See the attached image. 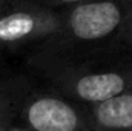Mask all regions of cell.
<instances>
[{
	"label": "cell",
	"mask_w": 132,
	"mask_h": 131,
	"mask_svg": "<svg viewBox=\"0 0 132 131\" xmlns=\"http://www.w3.org/2000/svg\"><path fill=\"white\" fill-rule=\"evenodd\" d=\"M115 49L68 53L34 49L29 65L49 86L68 99L88 106L132 90V54H118Z\"/></svg>",
	"instance_id": "cell-1"
},
{
	"label": "cell",
	"mask_w": 132,
	"mask_h": 131,
	"mask_svg": "<svg viewBox=\"0 0 132 131\" xmlns=\"http://www.w3.org/2000/svg\"><path fill=\"white\" fill-rule=\"evenodd\" d=\"M63 25L55 37L35 51L68 53L117 48V40L132 22V0H88L62 9Z\"/></svg>",
	"instance_id": "cell-2"
},
{
	"label": "cell",
	"mask_w": 132,
	"mask_h": 131,
	"mask_svg": "<svg viewBox=\"0 0 132 131\" xmlns=\"http://www.w3.org/2000/svg\"><path fill=\"white\" fill-rule=\"evenodd\" d=\"M14 113L29 131H92L83 105L52 86L35 88L23 79L2 82Z\"/></svg>",
	"instance_id": "cell-3"
},
{
	"label": "cell",
	"mask_w": 132,
	"mask_h": 131,
	"mask_svg": "<svg viewBox=\"0 0 132 131\" xmlns=\"http://www.w3.org/2000/svg\"><path fill=\"white\" fill-rule=\"evenodd\" d=\"M62 9H54L34 0H11L0 9V51L37 46L60 33Z\"/></svg>",
	"instance_id": "cell-4"
},
{
	"label": "cell",
	"mask_w": 132,
	"mask_h": 131,
	"mask_svg": "<svg viewBox=\"0 0 132 131\" xmlns=\"http://www.w3.org/2000/svg\"><path fill=\"white\" fill-rule=\"evenodd\" d=\"M85 110L92 131H132V90Z\"/></svg>",
	"instance_id": "cell-5"
},
{
	"label": "cell",
	"mask_w": 132,
	"mask_h": 131,
	"mask_svg": "<svg viewBox=\"0 0 132 131\" xmlns=\"http://www.w3.org/2000/svg\"><path fill=\"white\" fill-rule=\"evenodd\" d=\"M0 131H29L17 119L2 82H0Z\"/></svg>",
	"instance_id": "cell-6"
},
{
	"label": "cell",
	"mask_w": 132,
	"mask_h": 131,
	"mask_svg": "<svg viewBox=\"0 0 132 131\" xmlns=\"http://www.w3.org/2000/svg\"><path fill=\"white\" fill-rule=\"evenodd\" d=\"M34 2H38V3L46 5V6L54 8V9H66V8L75 6V5L88 2V0H34Z\"/></svg>",
	"instance_id": "cell-7"
},
{
	"label": "cell",
	"mask_w": 132,
	"mask_h": 131,
	"mask_svg": "<svg viewBox=\"0 0 132 131\" xmlns=\"http://www.w3.org/2000/svg\"><path fill=\"white\" fill-rule=\"evenodd\" d=\"M132 43V22L125 28V31L121 33V35L118 37V40H117V48H123V46H126V45H129Z\"/></svg>",
	"instance_id": "cell-8"
},
{
	"label": "cell",
	"mask_w": 132,
	"mask_h": 131,
	"mask_svg": "<svg viewBox=\"0 0 132 131\" xmlns=\"http://www.w3.org/2000/svg\"><path fill=\"white\" fill-rule=\"evenodd\" d=\"M9 2H11V0H0V9H2L6 3H9Z\"/></svg>",
	"instance_id": "cell-9"
},
{
	"label": "cell",
	"mask_w": 132,
	"mask_h": 131,
	"mask_svg": "<svg viewBox=\"0 0 132 131\" xmlns=\"http://www.w3.org/2000/svg\"><path fill=\"white\" fill-rule=\"evenodd\" d=\"M123 49H129V51H132V43L126 45V46H123Z\"/></svg>",
	"instance_id": "cell-10"
},
{
	"label": "cell",
	"mask_w": 132,
	"mask_h": 131,
	"mask_svg": "<svg viewBox=\"0 0 132 131\" xmlns=\"http://www.w3.org/2000/svg\"><path fill=\"white\" fill-rule=\"evenodd\" d=\"M2 59H3V53L0 51V68H2Z\"/></svg>",
	"instance_id": "cell-11"
}]
</instances>
